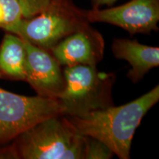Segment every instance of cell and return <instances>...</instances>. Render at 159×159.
I'll return each instance as SVG.
<instances>
[{
    "label": "cell",
    "instance_id": "cell-1",
    "mask_svg": "<svg viewBox=\"0 0 159 159\" xmlns=\"http://www.w3.org/2000/svg\"><path fill=\"white\" fill-rule=\"evenodd\" d=\"M158 100L159 86L156 85L121 106L114 105L82 117L66 116L79 134L102 142L120 159H129L136 130L143 117Z\"/></svg>",
    "mask_w": 159,
    "mask_h": 159
},
{
    "label": "cell",
    "instance_id": "cell-2",
    "mask_svg": "<svg viewBox=\"0 0 159 159\" xmlns=\"http://www.w3.org/2000/svg\"><path fill=\"white\" fill-rule=\"evenodd\" d=\"M85 136L66 116L48 117L32 126L7 145L10 158L83 159Z\"/></svg>",
    "mask_w": 159,
    "mask_h": 159
},
{
    "label": "cell",
    "instance_id": "cell-3",
    "mask_svg": "<svg viewBox=\"0 0 159 159\" xmlns=\"http://www.w3.org/2000/svg\"><path fill=\"white\" fill-rule=\"evenodd\" d=\"M89 25L87 11L80 8L71 0H52L39 14L23 18L5 32L50 51L65 38Z\"/></svg>",
    "mask_w": 159,
    "mask_h": 159
},
{
    "label": "cell",
    "instance_id": "cell-4",
    "mask_svg": "<svg viewBox=\"0 0 159 159\" xmlns=\"http://www.w3.org/2000/svg\"><path fill=\"white\" fill-rule=\"evenodd\" d=\"M66 87L58 100L63 114L82 117L94 111L114 106L113 85L114 73L99 71L97 66H65Z\"/></svg>",
    "mask_w": 159,
    "mask_h": 159
},
{
    "label": "cell",
    "instance_id": "cell-5",
    "mask_svg": "<svg viewBox=\"0 0 159 159\" xmlns=\"http://www.w3.org/2000/svg\"><path fill=\"white\" fill-rule=\"evenodd\" d=\"M63 114L57 99L27 97L0 88V148L48 117Z\"/></svg>",
    "mask_w": 159,
    "mask_h": 159
},
{
    "label": "cell",
    "instance_id": "cell-6",
    "mask_svg": "<svg viewBox=\"0 0 159 159\" xmlns=\"http://www.w3.org/2000/svg\"><path fill=\"white\" fill-rule=\"evenodd\" d=\"M89 23H107L128 31L131 35L158 31L159 0H130L115 7L87 11Z\"/></svg>",
    "mask_w": 159,
    "mask_h": 159
},
{
    "label": "cell",
    "instance_id": "cell-7",
    "mask_svg": "<svg viewBox=\"0 0 159 159\" xmlns=\"http://www.w3.org/2000/svg\"><path fill=\"white\" fill-rule=\"evenodd\" d=\"M23 41L27 50L25 82L39 96L58 99L66 87L62 66L49 51Z\"/></svg>",
    "mask_w": 159,
    "mask_h": 159
},
{
    "label": "cell",
    "instance_id": "cell-8",
    "mask_svg": "<svg viewBox=\"0 0 159 159\" xmlns=\"http://www.w3.org/2000/svg\"><path fill=\"white\" fill-rule=\"evenodd\" d=\"M105 49L102 35L90 25L63 39L49 51L62 66H97Z\"/></svg>",
    "mask_w": 159,
    "mask_h": 159
},
{
    "label": "cell",
    "instance_id": "cell-9",
    "mask_svg": "<svg viewBox=\"0 0 159 159\" xmlns=\"http://www.w3.org/2000/svg\"><path fill=\"white\" fill-rule=\"evenodd\" d=\"M115 57L125 60L131 69L127 77L134 83L142 80L151 69L159 66V48L142 44L135 40L115 39L112 43Z\"/></svg>",
    "mask_w": 159,
    "mask_h": 159
},
{
    "label": "cell",
    "instance_id": "cell-10",
    "mask_svg": "<svg viewBox=\"0 0 159 159\" xmlns=\"http://www.w3.org/2000/svg\"><path fill=\"white\" fill-rule=\"evenodd\" d=\"M27 50L23 39L5 32L0 43V79L25 81Z\"/></svg>",
    "mask_w": 159,
    "mask_h": 159
},
{
    "label": "cell",
    "instance_id": "cell-11",
    "mask_svg": "<svg viewBox=\"0 0 159 159\" xmlns=\"http://www.w3.org/2000/svg\"><path fill=\"white\" fill-rule=\"evenodd\" d=\"M23 19L17 0H0V29L6 31Z\"/></svg>",
    "mask_w": 159,
    "mask_h": 159
},
{
    "label": "cell",
    "instance_id": "cell-12",
    "mask_svg": "<svg viewBox=\"0 0 159 159\" xmlns=\"http://www.w3.org/2000/svg\"><path fill=\"white\" fill-rule=\"evenodd\" d=\"M114 153L102 142L93 137L85 136L83 159H109Z\"/></svg>",
    "mask_w": 159,
    "mask_h": 159
},
{
    "label": "cell",
    "instance_id": "cell-13",
    "mask_svg": "<svg viewBox=\"0 0 159 159\" xmlns=\"http://www.w3.org/2000/svg\"><path fill=\"white\" fill-rule=\"evenodd\" d=\"M21 6L23 18L27 19L43 11L52 0H17Z\"/></svg>",
    "mask_w": 159,
    "mask_h": 159
},
{
    "label": "cell",
    "instance_id": "cell-14",
    "mask_svg": "<svg viewBox=\"0 0 159 159\" xmlns=\"http://www.w3.org/2000/svg\"><path fill=\"white\" fill-rule=\"evenodd\" d=\"M91 2V5L92 7L91 9H98L101 8L102 6H110L113 5L118 0H89Z\"/></svg>",
    "mask_w": 159,
    "mask_h": 159
}]
</instances>
